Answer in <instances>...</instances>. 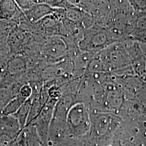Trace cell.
Wrapping results in <instances>:
<instances>
[{
    "label": "cell",
    "mask_w": 146,
    "mask_h": 146,
    "mask_svg": "<svg viewBox=\"0 0 146 146\" xmlns=\"http://www.w3.org/2000/svg\"><path fill=\"white\" fill-rule=\"evenodd\" d=\"M66 125L68 134L74 137L86 135L91 128L90 110L83 102H78L68 111Z\"/></svg>",
    "instance_id": "cell-3"
},
{
    "label": "cell",
    "mask_w": 146,
    "mask_h": 146,
    "mask_svg": "<svg viewBox=\"0 0 146 146\" xmlns=\"http://www.w3.org/2000/svg\"><path fill=\"white\" fill-rule=\"evenodd\" d=\"M123 96L120 88L111 82H107L104 86L102 104L111 110H118L123 103Z\"/></svg>",
    "instance_id": "cell-6"
},
{
    "label": "cell",
    "mask_w": 146,
    "mask_h": 146,
    "mask_svg": "<svg viewBox=\"0 0 146 146\" xmlns=\"http://www.w3.org/2000/svg\"><path fill=\"white\" fill-rule=\"evenodd\" d=\"M69 135L66 122L52 119L49 128L48 141L58 143Z\"/></svg>",
    "instance_id": "cell-9"
},
{
    "label": "cell",
    "mask_w": 146,
    "mask_h": 146,
    "mask_svg": "<svg viewBox=\"0 0 146 146\" xmlns=\"http://www.w3.org/2000/svg\"><path fill=\"white\" fill-rule=\"evenodd\" d=\"M40 52L42 60L47 65L58 62L67 58V49L62 37H45L40 43Z\"/></svg>",
    "instance_id": "cell-4"
},
{
    "label": "cell",
    "mask_w": 146,
    "mask_h": 146,
    "mask_svg": "<svg viewBox=\"0 0 146 146\" xmlns=\"http://www.w3.org/2000/svg\"><path fill=\"white\" fill-rule=\"evenodd\" d=\"M31 98L27 100L15 114L13 115L18 120L22 129L25 128L27 122L31 108Z\"/></svg>",
    "instance_id": "cell-12"
},
{
    "label": "cell",
    "mask_w": 146,
    "mask_h": 146,
    "mask_svg": "<svg viewBox=\"0 0 146 146\" xmlns=\"http://www.w3.org/2000/svg\"><path fill=\"white\" fill-rule=\"evenodd\" d=\"M35 3L30 9L23 11L27 21L30 23H35L44 17L52 14L56 9L43 2L42 1H35Z\"/></svg>",
    "instance_id": "cell-8"
},
{
    "label": "cell",
    "mask_w": 146,
    "mask_h": 146,
    "mask_svg": "<svg viewBox=\"0 0 146 146\" xmlns=\"http://www.w3.org/2000/svg\"><path fill=\"white\" fill-rule=\"evenodd\" d=\"M9 67L11 73L22 75L28 70L26 58L20 56L15 58L11 62Z\"/></svg>",
    "instance_id": "cell-14"
},
{
    "label": "cell",
    "mask_w": 146,
    "mask_h": 146,
    "mask_svg": "<svg viewBox=\"0 0 146 146\" xmlns=\"http://www.w3.org/2000/svg\"><path fill=\"white\" fill-rule=\"evenodd\" d=\"M28 100V99H27ZM27 100L17 94L14 98L6 105L2 110L3 115H13L19 110L21 106L25 103Z\"/></svg>",
    "instance_id": "cell-13"
},
{
    "label": "cell",
    "mask_w": 146,
    "mask_h": 146,
    "mask_svg": "<svg viewBox=\"0 0 146 146\" xmlns=\"http://www.w3.org/2000/svg\"><path fill=\"white\" fill-rule=\"evenodd\" d=\"M141 42L142 43H143V44H145V45H146V37H145L141 41Z\"/></svg>",
    "instance_id": "cell-18"
},
{
    "label": "cell",
    "mask_w": 146,
    "mask_h": 146,
    "mask_svg": "<svg viewBox=\"0 0 146 146\" xmlns=\"http://www.w3.org/2000/svg\"><path fill=\"white\" fill-rule=\"evenodd\" d=\"M58 101L57 100L49 98L40 114L31 123L36 127L37 131L43 141H48L49 128L52 120L55 106Z\"/></svg>",
    "instance_id": "cell-5"
},
{
    "label": "cell",
    "mask_w": 146,
    "mask_h": 146,
    "mask_svg": "<svg viewBox=\"0 0 146 146\" xmlns=\"http://www.w3.org/2000/svg\"><path fill=\"white\" fill-rule=\"evenodd\" d=\"M78 102L77 96L75 95H62L55 104L52 119L66 122L68 111L73 105Z\"/></svg>",
    "instance_id": "cell-7"
},
{
    "label": "cell",
    "mask_w": 146,
    "mask_h": 146,
    "mask_svg": "<svg viewBox=\"0 0 146 146\" xmlns=\"http://www.w3.org/2000/svg\"><path fill=\"white\" fill-rule=\"evenodd\" d=\"M33 90L31 86L29 84H23L19 89L18 94L26 100L31 98Z\"/></svg>",
    "instance_id": "cell-16"
},
{
    "label": "cell",
    "mask_w": 146,
    "mask_h": 146,
    "mask_svg": "<svg viewBox=\"0 0 146 146\" xmlns=\"http://www.w3.org/2000/svg\"><path fill=\"white\" fill-rule=\"evenodd\" d=\"M16 2L22 11L28 10L35 3V1H16Z\"/></svg>",
    "instance_id": "cell-17"
},
{
    "label": "cell",
    "mask_w": 146,
    "mask_h": 146,
    "mask_svg": "<svg viewBox=\"0 0 146 146\" xmlns=\"http://www.w3.org/2000/svg\"><path fill=\"white\" fill-rule=\"evenodd\" d=\"M104 63L107 73L118 76L133 75L134 73L125 46L122 43H113L97 53Z\"/></svg>",
    "instance_id": "cell-1"
},
{
    "label": "cell",
    "mask_w": 146,
    "mask_h": 146,
    "mask_svg": "<svg viewBox=\"0 0 146 146\" xmlns=\"http://www.w3.org/2000/svg\"><path fill=\"white\" fill-rule=\"evenodd\" d=\"M113 43L106 28L94 23L93 26L84 30L78 47L82 52L96 54Z\"/></svg>",
    "instance_id": "cell-2"
},
{
    "label": "cell",
    "mask_w": 146,
    "mask_h": 146,
    "mask_svg": "<svg viewBox=\"0 0 146 146\" xmlns=\"http://www.w3.org/2000/svg\"><path fill=\"white\" fill-rule=\"evenodd\" d=\"M129 4L138 12H146V1H129Z\"/></svg>",
    "instance_id": "cell-15"
},
{
    "label": "cell",
    "mask_w": 146,
    "mask_h": 146,
    "mask_svg": "<svg viewBox=\"0 0 146 146\" xmlns=\"http://www.w3.org/2000/svg\"><path fill=\"white\" fill-rule=\"evenodd\" d=\"M134 31L132 36L135 41L141 42L146 37V12H138L134 21Z\"/></svg>",
    "instance_id": "cell-11"
},
{
    "label": "cell",
    "mask_w": 146,
    "mask_h": 146,
    "mask_svg": "<svg viewBox=\"0 0 146 146\" xmlns=\"http://www.w3.org/2000/svg\"><path fill=\"white\" fill-rule=\"evenodd\" d=\"M22 129L18 120L13 115H3L0 118V132L15 137Z\"/></svg>",
    "instance_id": "cell-10"
}]
</instances>
